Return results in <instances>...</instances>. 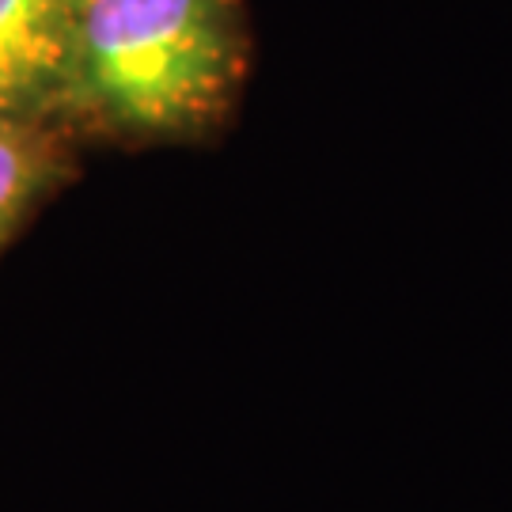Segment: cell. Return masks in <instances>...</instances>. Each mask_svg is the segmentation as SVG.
<instances>
[{
  "instance_id": "obj_3",
  "label": "cell",
  "mask_w": 512,
  "mask_h": 512,
  "mask_svg": "<svg viewBox=\"0 0 512 512\" xmlns=\"http://www.w3.org/2000/svg\"><path fill=\"white\" fill-rule=\"evenodd\" d=\"M73 145L57 122L0 118V247L73 175Z\"/></svg>"
},
{
  "instance_id": "obj_2",
  "label": "cell",
  "mask_w": 512,
  "mask_h": 512,
  "mask_svg": "<svg viewBox=\"0 0 512 512\" xmlns=\"http://www.w3.org/2000/svg\"><path fill=\"white\" fill-rule=\"evenodd\" d=\"M80 8L84 0H0V118L57 122Z\"/></svg>"
},
{
  "instance_id": "obj_1",
  "label": "cell",
  "mask_w": 512,
  "mask_h": 512,
  "mask_svg": "<svg viewBox=\"0 0 512 512\" xmlns=\"http://www.w3.org/2000/svg\"><path fill=\"white\" fill-rule=\"evenodd\" d=\"M243 76V0H84L57 122L76 141H202Z\"/></svg>"
}]
</instances>
